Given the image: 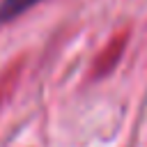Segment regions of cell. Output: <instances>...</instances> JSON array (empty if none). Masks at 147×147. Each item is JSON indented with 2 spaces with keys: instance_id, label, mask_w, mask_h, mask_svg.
Returning <instances> with one entry per match:
<instances>
[{
  "instance_id": "cell-1",
  "label": "cell",
  "mask_w": 147,
  "mask_h": 147,
  "mask_svg": "<svg viewBox=\"0 0 147 147\" xmlns=\"http://www.w3.org/2000/svg\"><path fill=\"white\" fill-rule=\"evenodd\" d=\"M124 44H126V34L122 32V34H117V39H113L103 51H101V55H99V60H96V67H94V71L96 74H103V71H108L115 62H117V57H119V53L124 51Z\"/></svg>"
},
{
  "instance_id": "cell-3",
  "label": "cell",
  "mask_w": 147,
  "mask_h": 147,
  "mask_svg": "<svg viewBox=\"0 0 147 147\" xmlns=\"http://www.w3.org/2000/svg\"><path fill=\"white\" fill-rule=\"evenodd\" d=\"M16 76H18V74H16V67H14L11 71H7V74H2V76H0V101H2V99L9 94V90L14 87Z\"/></svg>"
},
{
  "instance_id": "cell-2",
  "label": "cell",
  "mask_w": 147,
  "mask_h": 147,
  "mask_svg": "<svg viewBox=\"0 0 147 147\" xmlns=\"http://www.w3.org/2000/svg\"><path fill=\"white\" fill-rule=\"evenodd\" d=\"M34 2H39V0H2V5H0V21L14 18L16 14L25 11V9H28L30 5H34Z\"/></svg>"
}]
</instances>
